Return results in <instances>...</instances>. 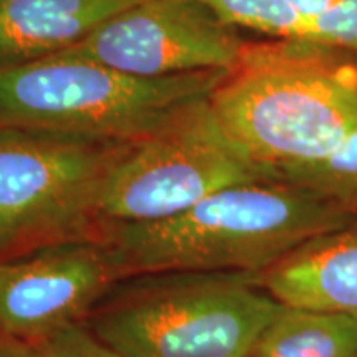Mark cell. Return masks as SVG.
I'll use <instances>...</instances> for the list:
<instances>
[{
    "label": "cell",
    "instance_id": "30bf717a",
    "mask_svg": "<svg viewBox=\"0 0 357 357\" xmlns=\"http://www.w3.org/2000/svg\"><path fill=\"white\" fill-rule=\"evenodd\" d=\"M142 0H0V66L68 50Z\"/></svg>",
    "mask_w": 357,
    "mask_h": 357
},
{
    "label": "cell",
    "instance_id": "5bb4252c",
    "mask_svg": "<svg viewBox=\"0 0 357 357\" xmlns=\"http://www.w3.org/2000/svg\"><path fill=\"white\" fill-rule=\"evenodd\" d=\"M284 2H288L300 13L303 20V38H307V30L312 20L336 8L357 3V0H284Z\"/></svg>",
    "mask_w": 357,
    "mask_h": 357
},
{
    "label": "cell",
    "instance_id": "5b68a950",
    "mask_svg": "<svg viewBox=\"0 0 357 357\" xmlns=\"http://www.w3.org/2000/svg\"><path fill=\"white\" fill-rule=\"evenodd\" d=\"M128 142L0 126V260L96 236L102 185Z\"/></svg>",
    "mask_w": 357,
    "mask_h": 357
},
{
    "label": "cell",
    "instance_id": "7a4b0ae2",
    "mask_svg": "<svg viewBox=\"0 0 357 357\" xmlns=\"http://www.w3.org/2000/svg\"><path fill=\"white\" fill-rule=\"evenodd\" d=\"M357 215L287 181L234 185L189 211L149 223H106L98 236L114 248L124 276L255 275Z\"/></svg>",
    "mask_w": 357,
    "mask_h": 357
},
{
    "label": "cell",
    "instance_id": "8992f818",
    "mask_svg": "<svg viewBox=\"0 0 357 357\" xmlns=\"http://www.w3.org/2000/svg\"><path fill=\"white\" fill-rule=\"evenodd\" d=\"M276 181L222 126L211 96L128 142L106 176L101 223L166 220L234 185Z\"/></svg>",
    "mask_w": 357,
    "mask_h": 357
},
{
    "label": "cell",
    "instance_id": "277c9868",
    "mask_svg": "<svg viewBox=\"0 0 357 357\" xmlns=\"http://www.w3.org/2000/svg\"><path fill=\"white\" fill-rule=\"evenodd\" d=\"M151 276L93 318V333L126 357H247L283 310L250 275Z\"/></svg>",
    "mask_w": 357,
    "mask_h": 357
},
{
    "label": "cell",
    "instance_id": "2e32d148",
    "mask_svg": "<svg viewBox=\"0 0 357 357\" xmlns=\"http://www.w3.org/2000/svg\"><path fill=\"white\" fill-rule=\"evenodd\" d=\"M247 357H260V356H257V354H250V356H247Z\"/></svg>",
    "mask_w": 357,
    "mask_h": 357
},
{
    "label": "cell",
    "instance_id": "7c38bea8",
    "mask_svg": "<svg viewBox=\"0 0 357 357\" xmlns=\"http://www.w3.org/2000/svg\"><path fill=\"white\" fill-rule=\"evenodd\" d=\"M287 182L318 192L344 211L357 215V132L329 158L298 169Z\"/></svg>",
    "mask_w": 357,
    "mask_h": 357
},
{
    "label": "cell",
    "instance_id": "9a60e30c",
    "mask_svg": "<svg viewBox=\"0 0 357 357\" xmlns=\"http://www.w3.org/2000/svg\"><path fill=\"white\" fill-rule=\"evenodd\" d=\"M0 357H32L30 346L0 333Z\"/></svg>",
    "mask_w": 357,
    "mask_h": 357
},
{
    "label": "cell",
    "instance_id": "4fadbf2b",
    "mask_svg": "<svg viewBox=\"0 0 357 357\" xmlns=\"http://www.w3.org/2000/svg\"><path fill=\"white\" fill-rule=\"evenodd\" d=\"M32 357H126L95 333L73 323L30 346Z\"/></svg>",
    "mask_w": 357,
    "mask_h": 357
},
{
    "label": "cell",
    "instance_id": "52a82bcc",
    "mask_svg": "<svg viewBox=\"0 0 357 357\" xmlns=\"http://www.w3.org/2000/svg\"><path fill=\"white\" fill-rule=\"evenodd\" d=\"M245 43L204 0H142L56 55L151 79L230 70Z\"/></svg>",
    "mask_w": 357,
    "mask_h": 357
},
{
    "label": "cell",
    "instance_id": "ba28073f",
    "mask_svg": "<svg viewBox=\"0 0 357 357\" xmlns=\"http://www.w3.org/2000/svg\"><path fill=\"white\" fill-rule=\"evenodd\" d=\"M123 278L114 248L98 235L0 260V333L32 346L78 323Z\"/></svg>",
    "mask_w": 357,
    "mask_h": 357
},
{
    "label": "cell",
    "instance_id": "8fae6325",
    "mask_svg": "<svg viewBox=\"0 0 357 357\" xmlns=\"http://www.w3.org/2000/svg\"><path fill=\"white\" fill-rule=\"evenodd\" d=\"M252 354L260 357H357V318L283 306Z\"/></svg>",
    "mask_w": 357,
    "mask_h": 357
},
{
    "label": "cell",
    "instance_id": "9c48e42d",
    "mask_svg": "<svg viewBox=\"0 0 357 357\" xmlns=\"http://www.w3.org/2000/svg\"><path fill=\"white\" fill-rule=\"evenodd\" d=\"M250 276L283 306L357 318V218Z\"/></svg>",
    "mask_w": 357,
    "mask_h": 357
},
{
    "label": "cell",
    "instance_id": "3957f363",
    "mask_svg": "<svg viewBox=\"0 0 357 357\" xmlns=\"http://www.w3.org/2000/svg\"><path fill=\"white\" fill-rule=\"evenodd\" d=\"M227 70L137 78L52 55L0 66V126L136 141L208 98Z\"/></svg>",
    "mask_w": 357,
    "mask_h": 357
},
{
    "label": "cell",
    "instance_id": "6da1fadb",
    "mask_svg": "<svg viewBox=\"0 0 357 357\" xmlns=\"http://www.w3.org/2000/svg\"><path fill=\"white\" fill-rule=\"evenodd\" d=\"M211 102L250 158L284 181L357 132V53L307 38L247 42Z\"/></svg>",
    "mask_w": 357,
    "mask_h": 357
}]
</instances>
